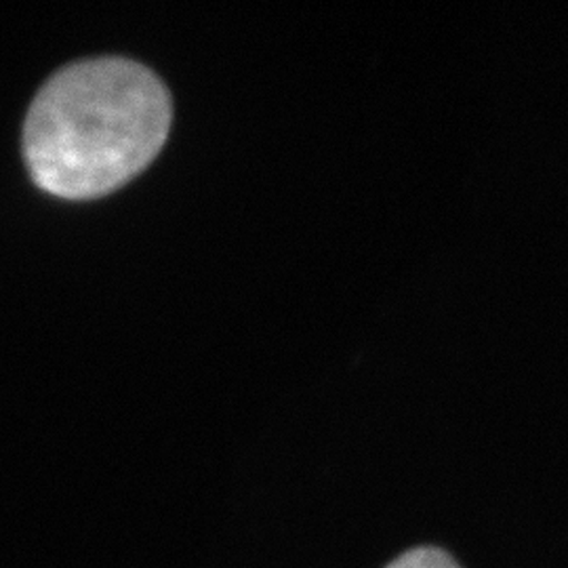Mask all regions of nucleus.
Returning <instances> with one entry per match:
<instances>
[{
  "instance_id": "obj_1",
  "label": "nucleus",
  "mask_w": 568,
  "mask_h": 568,
  "mask_svg": "<svg viewBox=\"0 0 568 568\" xmlns=\"http://www.w3.org/2000/svg\"><path fill=\"white\" fill-rule=\"evenodd\" d=\"M171 95L142 63L98 58L42 84L23 124V159L44 192L84 201L135 178L161 152Z\"/></svg>"
},
{
  "instance_id": "obj_2",
  "label": "nucleus",
  "mask_w": 568,
  "mask_h": 568,
  "mask_svg": "<svg viewBox=\"0 0 568 568\" xmlns=\"http://www.w3.org/2000/svg\"><path fill=\"white\" fill-rule=\"evenodd\" d=\"M386 568H462L445 549L415 548L398 556Z\"/></svg>"
}]
</instances>
